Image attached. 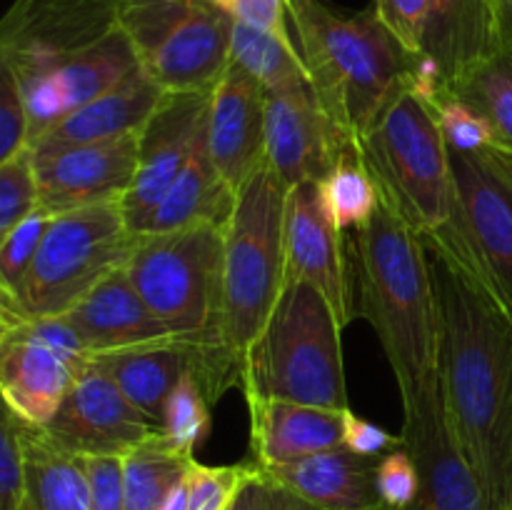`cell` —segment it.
Instances as JSON below:
<instances>
[{
	"label": "cell",
	"instance_id": "ffe728a7",
	"mask_svg": "<svg viewBox=\"0 0 512 510\" xmlns=\"http://www.w3.org/2000/svg\"><path fill=\"white\" fill-rule=\"evenodd\" d=\"M205 143L235 193L265 160V88L233 60L210 90Z\"/></svg>",
	"mask_w": 512,
	"mask_h": 510
},
{
	"label": "cell",
	"instance_id": "e0dca14e",
	"mask_svg": "<svg viewBox=\"0 0 512 510\" xmlns=\"http://www.w3.org/2000/svg\"><path fill=\"white\" fill-rule=\"evenodd\" d=\"M40 430L70 455H125L160 433L93 360L75 378L58 413Z\"/></svg>",
	"mask_w": 512,
	"mask_h": 510
},
{
	"label": "cell",
	"instance_id": "c3c4849f",
	"mask_svg": "<svg viewBox=\"0 0 512 510\" xmlns=\"http://www.w3.org/2000/svg\"><path fill=\"white\" fill-rule=\"evenodd\" d=\"M510 510H512V498H510Z\"/></svg>",
	"mask_w": 512,
	"mask_h": 510
},
{
	"label": "cell",
	"instance_id": "d6986e66",
	"mask_svg": "<svg viewBox=\"0 0 512 510\" xmlns=\"http://www.w3.org/2000/svg\"><path fill=\"white\" fill-rule=\"evenodd\" d=\"M33 153L38 208L50 215L120 200L138 165V133Z\"/></svg>",
	"mask_w": 512,
	"mask_h": 510
},
{
	"label": "cell",
	"instance_id": "1f68e13d",
	"mask_svg": "<svg viewBox=\"0 0 512 510\" xmlns=\"http://www.w3.org/2000/svg\"><path fill=\"white\" fill-rule=\"evenodd\" d=\"M208 393L195 375H185L170 393L163 415V435L178 453L193 458L195 448L210 433Z\"/></svg>",
	"mask_w": 512,
	"mask_h": 510
},
{
	"label": "cell",
	"instance_id": "603a6c76",
	"mask_svg": "<svg viewBox=\"0 0 512 510\" xmlns=\"http://www.w3.org/2000/svg\"><path fill=\"white\" fill-rule=\"evenodd\" d=\"M380 458L383 455H358L340 445L295 463L258 470L320 510H378L383 508L375 485Z\"/></svg>",
	"mask_w": 512,
	"mask_h": 510
},
{
	"label": "cell",
	"instance_id": "d6a6232c",
	"mask_svg": "<svg viewBox=\"0 0 512 510\" xmlns=\"http://www.w3.org/2000/svg\"><path fill=\"white\" fill-rule=\"evenodd\" d=\"M38 208L33 153L25 148L13 160L0 165V245Z\"/></svg>",
	"mask_w": 512,
	"mask_h": 510
},
{
	"label": "cell",
	"instance_id": "8992f818",
	"mask_svg": "<svg viewBox=\"0 0 512 510\" xmlns=\"http://www.w3.org/2000/svg\"><path fill=\"white\" fill-rule=\"evenodd\" d=\"M365 168L388 205L418 238L450 218V158L435 113L408 88L355 140Z\"/></svg>",
	"mask_w": 512,
	"mask_h": 510
},
{
	"label": "cell",
	"instance_id": "8d00e7d4",
	"mask_svg": "<svg viewBox=\"0 0 512 510\" xmlns=\"http://www.w3.org/2000/svg\"><path fill=\"white\" fill-rule=\"evenodd\" d=\"M50 218L53 215L43 208H35L13 233L8 235L3 245H0V278L10 290H18L20 280L28 273L30 263H33L35 253H38L43 235L48 230Z\"/></svg>",
	"mask_w": 512,
	"mask_h": 510
},
{
	"label": "cell",
	"instance_id": "277c9868",
	"mask_svg": "<svg viewBox=\"0 0 512 510\" xmlns=\"http://www.w3.org/2000/svg\"><path fill=\"white\" fill-rule=\"evenodd\" d=\"M338 313L315 285L285 280L270 318L243 355L245 400L278 398L348 410Z\"/></svg>",
	"mask_w": 512,
	"mask_h": 510
},
{
	"label": "cell",
	"instance_id": "4fadbf2b",
	"mask_svg": "<svg viewBox=\"0 0 512 510\" xmlns=\"http://www.w3.org/2000/svg\"><path fill=\"white\" fill-rule=\"evenodd\" d=\"M90 355L63 315L28 318L0 340V395L20 420L43 428Z\"/></svg>",
	"mask_w": 512,
	"mask_h": 510
},
{
	"label": "cell",
	"instance_id": "74e56055",
	"mask_svg": "<svg viewBox=\"0 0 512 510\" xmlns=\"http://www.w3.org/2000/svg\"><path fill=\"white\" fill-rule=\"evenodd\" d=\"M435 113V120L440 125V133H443L445 145L448 148L458 150H480V148H493L495 135L490 130L488 120L483 115L475 113L468 103L463 100L448 98L440 100L435 108H430ZM498 148V145H495Z\"/></svg>",
	"mask_w": 512,
	"mask_h": 510
},
{
	"label": "cell",
	"instance_id": "ac0fdd59",
	"mask_svg": "<svg viewBox=\"0 0 512 510\" xmlns=\"http://www.w3.org/2000/svg\"><path fill=\"white\" fill-rule=\"evenodd\" d=\"M343 230L335 225L318 180L288 188L285 195V280L315 285L338 313L340 323L353 320V285L350 258L343 245Z\"/></svg>",
	"mask_w": 512,
	"mask_h": 510
},
{
	"label": "cell",
	"instance_id": "3957f363",
	"mask_svg": "<svg viewBox=\"0 0 512 510\" xmlns=\"http://www.w3.org/2000/svg\"><path fill=\"white\" fill-rule=\"evenodd\" d=\"M285 8L315 95L350 138H363L408 88L415 53L380 23L375 8L343 15L325 0H285Z\"/></svg>",
	"mask_w": 512,
	"mask_h": 510
},
{
	"label": "cell",
	"instance_id": "30bf717a",
	"mask_svg": "<svg viewBox=\"0 0 512 510\" xmlns=\"http://www.w3.org/2000/svg\"><path fill=\"white\" fill-rule=\"evenodd\" d=\"M140 68L165 93H210L230 63L233 23L205 0H115Z\"/></svg>",
	"mask_w": 512,
	"mask_h": 510
},
{
	"label": "cell",
	"instance_id": "b9f144b4",
	"mask_svg": "<svg viewBox=\"0 0 512 510\" xmlns=\"http://www.w3.org/2000/svg\"><path fill=\"white\" fill-rule=\"evenodd\" d=\"M205 3L218 5L220 10H225L230 18L240 20V23L255 25V28L270 30V33L290 38V18L288 8H285V0H205Z\"/></svg>",
	"mask_w": 512,
	"mask_h": 510
},
{
	"label": "cell",
	"instance_id": "f1b7e54d",
	"mask_svg": "<svg viewBox=\"0 0 512 510\" xmlns=\"http://www.w3.org/2000/svg\"><path fill=\"white\" fill-rule=\"evenodd\" d=\"M230 60L253 75L265 90L310 83V73L300 58L298 43L255 25L233 23L230 35Z\"/></svg>",
	"mask_w": 512,
	"mask_h": 510
},
{
	"label": "cell",
	"instance_id": "f35d334b",
	"mask_svg": "<svg viewBox=\"0 0 512 510\" xmlns=\"http://www.w3.org/2000/svg\"><path fill=\"white\" fill-rule=\"evenodd\" d=\"M380 503L385 510H408L418 495V468L405 445L388 450L375 473Z\"/></svg>",
	"mask_w": 512,
	"mask_h": 510
},
{
	"label": "cell",
	"instance_id": "60d3db41",
	"mask_svg": "<svg viewBox=\"0 0 512 510\" xmlns=\"http://www.w3.org/2000/svg\"><path fill=\"white\" fill-rule=\"evenodd\" d=\"M373 8L380 23L400 40L405 50L415 55L423 50L430 0H375Z\"/></svg>",
	"mask_w": 512,
	"mask_h": 510
},
{
	"label": "cell",
	"instance_id": "52a82bcc",
	"mask_svg": "<svg viewBox=\"0 0 512 510\" xmlns=\"http://www.w3.org/2000/svg\"><path fill=\"white\" fill-rule=\"evenodd\" d=\"M223 228L140 235L125 263L140 298L178 338L223 343Z\"/></svg>",
	"mask_w": 512,
	"mask_h": 510
},
{
	"label": "cell",
	"instance_id": "cb8c5ba5",
	"mask_svg": "<svg viewBox=\"0 0 512 510\" xmlns=\"http://www.w3.org/2000/svg\"><path fill=\"white\" fill-rule=\"evenodd\" d=\"M165 90L155 80L145 75V70H135L123 83L113 85L100 93L98 98L88 100L75 108L63 120L45 130L30 150H55L68 145L100 143V140L123 138L143 130L153 110L163 100Z\"/></svg>",
	"mask_w": 512,
	"mask_h": 510
},
{
	"label": "cell",
	"instance_id": "f6af8a7d",
	"mask_svg": "<svg viewBox=\"0 0 512 510\" xmlns=\"http://www.w3.org/2000/svg\"><path fill=\"white\" fill-rule=\"evenodd\" d=\"M25 320H28V315L20 308L18 295H15L13 290L3 283V278H0V340L8 333H13L15 328H20Z\"/></svg>",
	"mask_w": 512,
	"mask_h": 510
},
{
	"label": "cell",
	"instance_id": "f907efd6",
	"mask_svg": "<svg viewBox=\"0 0 512 510\" xmlns=\"http://www.w3.org/2000/svg\"><path fill=\"white\" fill-rule=\"evenodd\" d=\"M378 510H385V508H378Z\"/></svg>",
	"mask_w": 512,
	"mask_h": 510
},
{
	"label": "cell",
	"instance_id": "484cf974",
	"mask_svg": "<svg viewBox=\"0 0 512 510\" xmlns=\"http://www.w3.org/2000/svg\"><path fill=\"white\" fill-rule=\"evenodd\" d=\"M235 205V190L220 178L205 143V128L190 153L188 163L150 215L143 235L173 233L195 223L225 225Z\"/></svg>",
	"mask_w": 512,
	"mask_h": 510
},
{
	"label": "cell",
	"instance_id": "e575fe53",
	"mask_svg": "<svg viewBox=\"0 0 512 510\" xmlns=\"http://www.w3.org/2000/svg\"><path fill=\"white\" fill-rule=\"evenodd\" d=\"M30 148L28 108L13 65L0 53V165Z\"/></svg>",
	"mask_w": 512,
	"mask_h": 510
},
{
	"label": "cell",
	"instance_id": "ee69618b",
	"mask_svg": "<svg viewBox=\"0 0 512 510\" xmlns=\"http://www.w3.org/2000/svg\"><path fill=\"white\" fill-rule=\"evenodd\" d=\"M270 505V480L260 473L255 465H250L248 475L240 483L233 503L228 510H268Z\"/></svg>",
	"mask_w": 512,
	"mask_h": 510
},
{
	"label": "cell",
	"instance_id": "836d02e7",
	"mask_svg": "<svg viewBox=\"0 0 512 510\" xmlns=\"http://www.w3.org/2000/svg\"><path fill=\"white\" fill-rule=\"evenodd\" d=\"M25 420L0 395V510H23L25 500Z\"/></svg>",
	"mask_w": 512,
	"mask_h": 510
},
{
	"label": "cell",
	"instance_id": "5bb4252c",
	"mask_svg": "<svg viewBox=\"0 0 512 510\" xmlns=\"http://www.w3.org/2000/svg\"><path fill=\"white\" fill-rule=\"evenodd\" d=\"M403 410L400 438L418 468V495L408 510H493L450 423L440 373Z\"/></svg>",
	"mask_w": 512,
	"mask_h": 510
},
{
	"label": "cell",
	"instance_id": "7c38bea8",
	"mask_svg": "<svg viewBox=\"0 0 512 510\" xmlns=\"http://www.w3.org/2000/svg\"><path fill=\"white\" fill-rule=\"evenodd\" d=\"M90 360L160 430H163L165 403L185 375H195L200 380L213 405L223 398L225 390L243 383V363L228 345L203 343L178 335L150 340L133 348L93 353Z\"/></svg>",
	"mask_w": 512,
	"mask_h": 510
},
{
	"label": "cell",
	"instance_id": "44dd1931",
	"mask_svg": "<svg viewBox=\"0 0 512 510\" xmlns=\"http://www.w3.org/2000/svg\"><path fill=\"white\" fill-rule=\"evenodd\" d=\"M63 318L90 353L133 348L173 335L140 298L125 265L93 285L73 308L65 310Z\"/></svg>",
	"mask_w": 512,
	"mask_h": 510
},
{
	"label": "cell",
	"instance_id": "7402d4cb",
	"mask_svg": "<svg viewBox=\"0 0 512 510\" xmlns=\"http://www.w3.org/2000/svg\"><path fill=\"white\" fill-rule=\"evenodd\" d=\"M248 410L255 468L295 463L340 448L345 440V410L278 398L248 400Z\"/></svg>",
	"mask_w": 512,
	"mask_h": 510
},
{
	"label": "cell",
	"instance_id": "d590c367",
	"mask_svg": "<svg viewBox=\"0 0 512 510\" xmlns=\"http://www.w3.org/2000/svg\"><path fill=\"white\" fill-rule=\"evenodd\" d=\"M250 465H203L193 460L188 468L190 510H228L248 475Z\"/></svg>",
	"mask_w": 512,
	"mask_h": 510
},
{
	"label": "cell",
	"instance_id": "6da1fadb",
	"mask_svg": "<svg viewBox=\"0 0 512 510\" xmlns=\"http://www.w3.org/2000/svg\"><path fill=\"white\" fill-rule=\"evenodd\" d=\"M428 255L438 320V373L465 458L493 510L512 498V318L440 243Z\"/></svg>",
	"mask_w": 512,
	"mask_h": 510
},
{
	"label": "cell",
	"instance_id": "f546056e",
	"mask_svg": "<svg viewBox=\"0 0 512 510\" xmlns=\"http://www.w3.org/2000/svg\"><path fill=\"white\" fill-rule=\"evenodd\" d=\"M193 460L195 458L178 453L165 440L163 430L135 445L123 455L125 508L158 510L168 490L185 478Z\"/></svg>",
	"mask_w": 512,
	"mask_h": 510
},
{
	"label": "cell",
	"instance_id": "ab89813d",
	"mask_svg": "<svg viewBox=\"0 0 512 510\" xmlns=\"http://www.w3.org/2000/svg\"><path fill=\"white\" fill-rule=\"evenodd\" d=\"M88 480L90 510L125 508L123 455H78Z\"/></svg>",
	"mask_w": 512,
	"mask_h": 510
},
{
	"label": "cell",
	"instance_id": "2e32d148",
	"mask_svg": "<svg viewBox=\"0 0 512 510\" xmlns=\"http://www.w3.org/2000/svg\"><path fill=\"white\" fill-rule=\"evenodd\" d=\"M210 93H165L138 133V165L128 193L120 198L123 218L143 235L150 215L188 163L208 118Z\"/></svg>",
	"mask_w": 512,
	"mask_h": 510
},
{
	"label": "cell",
	"instance_id": "7bdbcfd3",
	"mask_svg": "<svg viewBox=\"0 0 512 510\" xmlns=\"http://www.w3.org/2000/svg\"><path fill=\"white\" fill-rule=\"evenodd\" d=\"M343 445L358 455H385L388 450L403 445L400 435H390L380 425L358 418L353 410H345V440Z\"/></svg>",
	"mask_w": 512,
	"mask_h": 510
},
{
	"label": "cell",
	"instance_id": "4dcf8cb0",
	"mask_svg": "<svg viewBox=\"0 0 512 510\" xmlns=\"http://www.w3.org/2000/svg\"><path fill=\"white\" fill-rule=\"evenodd\" d=\"M320 188H323L325 205H328L335 225L343 233H355L363 228L380 205L378 185H375L370 170L365 168L355 140L340 153L333 170L320 180Z\"/></svg>",
	"mask_w": 512,
	"mask_h": 510
},
{
	"label": "cell",
	"instance_id": "ba28073f",
	"mask_svg": "<svg viewBox=\"0 0 512 510\" xmlns=\"http://www.w3.org/2000/svg\"><path fill=\"white\" fill-rule=\"evenodd\" d=\"M450 158V218L430 240L443 245L512 318V155L458 150Z\"/></svg>",
	"mask_w": 512,
	"mask_h": 510
},
{
	"label": "cell",
	"instance_id": "bcb514c9",
	"mask_svg": "<svg viewBox=\"0 0 512 510\" xmlns=\"http://www.w3.org/2000/svg\"><path fill=\"white\" fill-rule=\"evenodd\" d=\"M268 510H320V508H318V505L308 503V500H303L300 495L290 493V490L283 488V485H278V483H273V480H270V505H268Z\"/></svg>",
	"mask_w": 512,
	"mask_h": 510
},
{
	"label": "cell",
	"instance_id": "d4e9b609",
	"mask_svg": "<svg viewBox=\"0 0 512 510\" xmlns=\"http://www.w3.org/2000/svg\"><path fill=\"white\" fill-rule=\"evenodd\" d=\"M500 45L493 0H430L423 50L443 73L445 83L493 53Z\"/></svg>",
	"mask_w": 512,
	"mask_h": 510
},
{
	"label": "cell",
	"instance_id": "4316f807",
	"mask_svg": "<svg viewBox=\"0 0 512 510\" xmlns=\"http://www.w3.org/2000/svg\"><path fill=\"white\" fill-rule=\"evenodd\" d=\"M23 510H90L88 480L78 455L65 453L35 425L23 428Z\"/></svg>",
	"mask_w": 512,
	"mask_h": 510
},
{
	"label": "cell",
	"instance_id": "83f0119b",
	"mask_svg": "<svg viewBox=\"0 0 512 510\" xmlns=\"http://www.w3.org/2000/svg\"><path fill=\"white\" fill-rule=\"evenodd\" d=\"M450 95L483 115L495 145L512 155V45L500 43L493 53L460 73L450 85Z\"/></svg>",
	"mask_w": 512,
	"mask_h": 510
},
{
	"label": "cell",
	"instance_id": "9c48e42d",
	"mask_svg": "<svg viewBox=\"0 0 512 510\" xmlns=\"http://www.w3.org/2000/svg\"><path fill=\"white\" fill-rule=\"evenodd\" d=\"M138 238L125 223L120 200L53 215L15 290L20 308L28 318L63 315L105 275L128 263Z\"/></svg>",
	"mask_w": 512,
	"mask_h": 510
},
{
	"label": "cell",
	"instance_id": "9a60e30c",
	"mask_svg": "<svg viewBox=\"0 0 512 510\" xmlns=\"http://www.w3.org/2000/svg\"><path fill=\"white\" fill-rule=\"evenodd\" d=\"M353 143L315 95L313 85L265 90V163L285 188L323 180Z\"/></svg>",
	"mask_w": 512,
	"mask_h": 510
},
{
	"label": "cell",
	"instance_id": "681fc988",
	"mask_svg": "<svg viewBox=\"0 0 512 510\" xmlns=\"http://www.w3.org/2000/svg\"><path fill=\"white\" fill-rule=\"evenodd\" d=\"M493 3H498V0H493Z\"/></svg>",
	"mask_w": 512,
	"mask_h": 510
},
{
	"label": "cell",
	"instance_id": "7dc6e473",
	"mask_svg": "<svg viewBox=\"0 0 512 510\" xmlns=\"http://www.w3.org/2000/svg\"><path fill=\"white\" fill-rule=\"evenodd\" d=\"M158 510H190L188 473H185L183 480H178V483L168 490V495H165L163 503L158 505Z\"/></svg>",
	"mask_w": 512,
	"mask_h": 510
},
{
	"label": "cell",
	"instance_id": "5b68a950",
	"mask_svg": "<svg viewBox=\"0 0 512 510\" xmlns=\"http://www.w3.org/2000/svg\"><path fill=\"white\" fill-rule=\"evenodd\" d=\"M285 195L263 160L235 193L223 228V343L240 363L285 285Z\"/></svg>",
	"mask_w": 512,
	"mask_h": 510
},
{
	"label": "cell",
	"instance_id": "8fae6325",
	"mask_svg": "<svg viewBox=\"0 0 512 510\" xmlns=\"http://www.w3.org/2000/svg\"><path fill=\"white\" fill-rule=\"evenodd\" d=\"M118 25L115 0H13L0 18V53L25 90L75 63Z\"/></svg>",
	"mask_w": 512,
	"mask_h": 510
},
{
	"label": "cell",
	"instance_id": "7a4b0ae2",
	"mask_svg": "<svg viewBox=\"0 0 512 510\" xmlns=\"http://www.w3.org/2000/svg\"><path fill=\"white\" fill-rule=\"evenodd\" d=\"M350 250L358 315L373 325L405 403L438 375V320L425 245L380 203L353 233Z\"/></svg>",
	"mask_w": 512,
	"mask_h": 510
}]
</instances>
